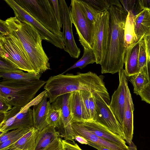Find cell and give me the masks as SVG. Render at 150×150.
Here are the masks:
<instances>
[{
	"instance_id": "33",
	"label": "cell",
	"mask_w": 150,
	"mask_h": 150,
	"mask_svg": "<svg viewBox=\"0 0 150 150\" xmlns=\"http://www.w3.org/2000/svg\"><path fill=\"white\" fill-rule=\"evenodd\" d=\"M26 128H19L5 133H0V144L15 137L24 131Z\"/></svg>"
},
{
	"instance_id": "13",
	"label": "cell",
	"mask_w": 150,
	"mask_h": 150,
	"mask_svg": "<svg viewBox=\"0 0 150 150\" xmlns=\"http://www.w3.org/2000/svg\"><path fill=\"white\" fill-rule=\"evenodd\" d=\"M63 30L62 38L65 45L64 50L68 53L70 56L78 58L81 51L75 42L72 30L70 11L65 1L59 0Z\"/></svg>"
},
{
	"instance_id": "44",
	"label": "cell",
	"mask_w": 150,
	"mask_h": 150,
	"mask_svg": "<svg viewBox=\"0 0 150 150\" xmlns=\"http://www.w3.org/2000/svg\"><path fill=\"white\" fill-rule=\"evenodd\" d=\"M145 40L146 51L150 60V33L144 37Z\"/></svg>"
},
{
	"instance_id": "43",
	"label": "cell",
	"mask_w": 150,
	"mask_h": 150,
	"mask_svg": "<svg viewBox=\"0 0 150 150\" xmlns=\"http://www.w3.org/2000/svg\"><path fill=\"white\" fill-rule=\"evenodd\" d=\"M10 34L5 21L0 20V35L4 36Z\"/></svg>"
},
{
	"instance_id": "2",
	"label": "cell",
	"mask_w": 150,
	"mask_h": 150,
	"mask_svg": "<svg viewBox=\"0 0 150 150\" xmlns=\"http://www.w3.org/2000/svg\"><path fill=\"white\" fill-rule=\"evenodd\" d=\"M107 10L110 32L107 50L100 65L102 74H113L122 70L124 64L125 28L128 13L122 6L112 5Z\"/></svg>"
},
{
	"instance_id": "28",
	"label": "cell",
	"mask_w": 150,
	"mask_h": 150,
	"mask_svg": "<svg viewBox=\"0 0 150 150\" xmlns=\"http://www.w3.org/2000/svg\"><path fill=\"white\" fill-rule=\"evenodd\" d=\"M99 13L108 10L112 5L122 6L117 0H85Z\"/></svg>"
},
{
	"instance_id": "36",
	"label": "cell",
	"mask_w": 150,
	"mask_h": 150,
	"mask_svg": "<svg viewBox=\"0 0 150 150\" xmlns=\"http://www.w3.org/2000/svg\"><path fill=\"white\" fill-rule=\"evenodd\" d=\"M53 4L56 18L59 28L61 30L62 28V22L59 1L58 0H51Z\"/></svg>"
},
{
	"instance_id": "3",
	"label": "cell",
	"mask_w": 150,
	"mask_h": 150,
	"mask_svg": "<svg viewBox=\"0 0 150 150\" xmlns=\"http://www.w3.org/2000/svg\"><path fill=\"white\" fill-rule=\"evenodd\" d=\"M9 33L19 40L36 72L40 74L50 69L49 59L42 45L41 37L29 23L15 16L5 21Z\"/></svg>"
},
{
	"instance_id": "46",
	"label": "cell",
	"mask_w": 150,
	"mask_h": 150,
	"mask_svg": "<svg viewBox=\"0 0 150 150\" xmlns=\"http://www.w3.org/2000/svg\"><path fill=\"white\" fill-rule=\"evenodd\" d=\"M143 9H147L150 11V0H140Z\"/></svg>"
},
{
	"instance_id": "10",
	"label": "cell",
	"mask_w": 150,
	"mask_h": 150,
	"mask_svg": "<svg viewBox=\"0 0 150 150\" xmlns=\"http://www.w3.org/2000/svg\"><path fill=\"white\" fill-rule=\"evenodd\" d=\"M4 1L12 9L15 16L31 24L40 34L42 40H46L60 49H64L65 45L62 38L49 31L38 21L22 8L14 0Z\"/></svg>"
},
{
	"instance_id": "7",
	"label": "cell",
	"mask_w": 150,
	"mask_h": 150,
	"mask_svg": "<svg viewBox=\"0 0 150 150\" xmlns=\"http://www.w3.org/2000/svg\"><path fill=\"white\" fill-rule=\"evenodd\" d=\"M69 8L71 19L76 28L80 42L83 48L93 50L94 24L85 14L78 0H71Z\"/></svg>"
},
{
	"instance_id": "31",
	"label": "cell",
	"mask_w": 150,
	"mask_h": 150,
	"mask_svg": "<svg viewBox=\"0 0 150 150\" xmlns=\"http://www.w3.org/2000/svg\"><path fill=\"white\" fill-rule=\"evenodd\" d=\"M80 6L87 17L94 24L99 13L84 0H78Z\"/></svg>"
},
{
	"instance_id": "37",
	"label": "cell",
	"mask_w": 150,
	"mask_h": 150,
	"mask_svg": "<svg viewBox=\"0 0 150 150\" xmlns=\"http://www.w3.org/2000/svg\"><path fill=\"white\" fill-rule=\"evenodd\" d=\"M80 91L86 112L91 121L89 108V98L91 93L86 90H81Z\"/></svg>"
},
{
	"instance_id": "9",
	"label": "cell",
	"mask_w": 150,
	"mask_h": 150,
	"mask_svg": "<svg viewBox=\"0 0 150 150\" xmlns=\"http://www.w3.org/2000/svg\"><path fill=\"white\" fill-rule=\"evenodd\" d=\"M0 122L1 133L32 127H33L32 110L28 105L23 108L13 106L11 110L4 113Z\"/></svg>"
},
{
	"instance_id": "20",
	"label": "cell",
	"mask_w": 150,
	"mask_h": 150,
	"mask_svg": "<svg viewBox=\"0 0 150 150\" xmlns=\"http://www.w3.org/2000/svg\"><path fill=\"white\" fill-rule=\"evenodd\" d=\"M60 137L56 128L48 125L39 131L33 150H45Z\"/></svg>"
},
{
	"instance_id": "26",
	"label": "cell",
	"mask_w": 150,
	"mask_h": 150,
	"mask_svg": "<svg viewBox=\"0 0 150 150\" xmlns=\"http://www.w3.org/2000/svg\"><path fill=\"white\" fill-rule=\"evenodd\" d=\"M41 74L38 72H0L3 79L19 81H33L40 80Z\"/></svg>"
},
{
	"instance_id": "49",
	"label": "cell",
	"mask_w": 150,
	"mask_h": 150,
	"mask_svg": "<svg viewBox=\"0 0 150 150\" xmlns=\"http://www.w3.org/2000/svg\"><path fill=\"white\" fill-rule=\"evenodd\" d=\"M130 148V150H137V147L132 141L131 144H128Z\"/></svg>"
},
{
	"instance_id": "22",
	"label": "cell",
	"mask_w": 150,
	"mask_h": 150,
	"mask_svg": "<svg viewBox=\"0 0 150 150\" xmlns=\"http://www.w3.org/2000/svg\"><path fill=\"white\" fill-rule=\"evenodd\" d=\"M39 131L34 127H31L17 142L4 150H33Z\"/></svg>"
},
{
	"instance_id": "41",
	"label": "cell",
	"mask_w": 150,
	"mask_h": 150,
	"mask_svg": "<svg viewBox=\"0 0 150 150\" xmlns=\"http://www.w3.org/2000/svg\"><path fill=\"white\" fill-rule=\"evenodd\" d=\"M12 106L4 98L0 96V112L5 113L11 110Z\"/></svg>"
},
{
	"instance_id": "47",
	"label": "cell",
	"mask_w": 150,
	"mask_h": 150,
	"mask_svg": "<svg viewBox=\"0 0 150 150\" xmlns=\"http://www.w3.org/2000/svg\"><path fill=\"white\" fill-rule=\"evenodd\" d=\"M146 54L147 57V63L145 67V68L146 69L149 83H150V60L146 52Z\"/></svg>"
},
{
	"instance_id": "15",
	"label": "cell",
	"mask_w": 150,
	"mask_h": 150,
	"mask_svg": "<svg viewBox=\"0 0 150 150\" xmlns=\"http://www.w3.org/2000/svg\"><path fill=\"white\" fill-rule=\"evenodd\" d=\"M40 95L32 110L33 127L39 131L42 130L48 125L47 117L51 105L49 100H47L48 97L46 90Z\"/></svg>"
},
{
	"instance_id": "21",
	"label": "cell",
	"mask_w": 150,
	"mask_h": 150,
	"mask_svg": "<svg viewBox=\"0 0 150 150\" xmlns=\"http://www.w3.org/2000/svg\"><path fill=\"white\" fill-rule=\"evenodd\" d=\"M134 30L138 41L150 33V11L144 9L135 17Z\"/></svg>"
},
{
	"instance_id": "17",
	"label": "cell",
	"mask_w": 150,
	"mask_h": 150,
	"mask_svg": "<svg viewBox=\"0 0 150 150\" xmlns=\"http://www.w3.org/2000/svg\"><path fill=\"white\" fill-rule=\"evenodd\" d=\"M87 130L97 136L120 145L126 146V142L101 124L93 121H78Z\"/></svg>"
},
{
	"instance_id": "48",
	"label": "cell",
	"mask_w": 150,
	"mask_h": 150,
	"mask_svg": "<svg viewBox=\"0 0 150 150\" xmlns=\"http://www.w3.org/2000/svg\"><path fill=\"white\" fill-rule=\"evenodd\" d=\"M75 140L82 144H88V141L83 137L80 136L75 137Z\"/></svg>"
},
{
	"instance_id": "12",
	"label": "cell",
	"mask_w": 150,
	"mask_h": 150,
	"mask_svg": "<svg viewBox=\"0 0 150 150\" xmlns=\"http://www.w3.org/2000/svg\"><path fill=\"white\" fill-rule=\"evenodd\" d=\"M70 93L59 96L51 105L60 109L61 117L57 127L60 137L65 140L75 143V136L71 123V118L69 103Z\"/></svg>"
},
{
	"instance_id": "5",
	"label": "cell",
	"mask_w": 150,
	"mask_h": 150,
	"mask_svg": "<svg viewBox=\"0 0 150 150\" xmlns=\"http://www.w3.org/2000/svg\"><path fill=\"white\" fill-rule=\"evenodd\" d=\"M15 1L51 33L62 38L51 0H16Z\"/></svg>"
},
{
	"instance_id": "6",
	"label": "cell",
	"mask_w": 150,
	"mask_h": 150,
	"mask_svg": "<svg viewBox=\"0 0 150 150\" xmlns=\"http://www.w3.org/2000/svg\"><path fill=\"white\" fill-rule=\"evenodd\" d=\"M0 43L5 52L4 56L0 58L23 71L36 72L27 53L16 37L10 33L5 35H0Z\"/></svg>"
},
{
	"instance_id": "14",
	"label": "cell",
	"mask_w": 150,
	"mask_h": 150,
	"mask_svg": "<svg viewBox=\"0 0 150 150\" xmlns=\"http://www.w3.org/2000/svg\"><path fill=\"white\" fill-rule=\"evenodd\" d=\"M118 73L119 86L112 96L110 106L121 127L124 118L127 91L128 87V77L123 69Z\"/></svg>"
},
{
	"instance_id": "8",
	"label": "cell",
	"mask_w": 150,
	"mask_h": 150,
	"mask_svg": "<svg viewBox=\"0 0 150 150\" xmlns=\"http://www.w3.org/2000/svg\"><path fill=\"white\" fill-rule=\"evenodd\" d=\"M94 25L93 50L96 64H100L106 52L110 32L109 14L107 10L99 13Z\"/></svg>"
},
{
	"instance_id": "25",
	"label": "cell",
	"mask_w": 150,
	"mask_h": 150,
	"mask_svg": "<svg viewBox=\"0 0 150 150\" xmlns=\"http://www.w3.org/2000/svg\"><path fill=\"white\" fill-rule=\"evenodd\" d=\"M128 78L133 86L134 93L137 95H139L144 87L149 83L145 67Z\"/></svg>"
},
{
	"instance_id": "16",
	"label": "cell",
	"mask_w": 150,
	"mask_h": 150,
	"mask_svg": "<svg viewBox=\"0 0 150 150\" xmlns=\"http://www.w3.org/2000/svg\"><path fill=\"white\" fill-rule=\"evenodd\" d=\"M71 125L75 137L82 136L87 140L110 150H130L129 146L120 145L97 136L88 131L78 121L71 122Z\"/></svg>"
},
{
	"instance_id": "24",
	"label": "cell",
	"mask_w": 150,
	"mask_h": 150,
	"mask_svg": "<svg viewBox=\"0 0 150 150\" xmlns=\"http://www.w3.org/2000/svg\"><path fill=\"white\" fill-rule=\"evenodd\" d=\"M135 17L132 13L130 11L128 12L125 28V54L130 50L138 41L134 30Z\"/></svg>"
},
{
	"instance_id": "29",
	"label": "cell",
	"mask_w": 150,
	"mask_h": 150,
	"mask_svg": "<svg viewBox=\"0 0 150 150\" xmlns=\"http://www.w3.org/2000/svg\"><path fill=\"white\" fill-rule=\"evenodd\" d=\"M119 1L122 5L124 9L128 13L131 12L135 17L143 10L140 0Z\"/></svg>"
},
{
	"instance_id": "42",
	"label": "cell",
	"mask_w": 150,
	"mask_h": 150,
	"mask_svg": "<svg viewBox=\"0 0 150 150\" xmlns=\"http://www.w3.org/2000/svg\"><path fill=\"white\" fill-rule=\"evenodd\" d=\"M62 139L58 138L45 150H63Z\"/></svg>"
},
{
	"instance_id": "18",
	"label": "cell",
	"mask_w": 150,
	"mask_h": 150,
	"mask_svg": "<svg viewBox=\"0 0 150 150\" xmlns=\"http://www.w3.org/2000/svg\"><path fill=\"white\" fill-rule=\"evenodd\" d=\"M134 105L129 87L127 88L126 104L123 122L121 128L125 140L129 144H131L134 131L133 112Z\"/></svg>"
},
{
	"instance_id": "35",
	"label": "cell",
	"mask_w": 150,
	"mask_h": 150,
	"mask_svg": "<svg viewBox=\"0 0 150 150\" xmlns=\"http://www.w3.org/2000/svg\"><path fill=\"white\" fill-rule=\"evenodd\" d=\"M31 127L26 128L24 131L13 138L0 144V150H4L17 142L23 135L27 133Z\"/></svg>"
},
{
	"instance_id": "27",
	"label": "cell",
	"mask_w": 150,
	"mask_h": 150,
	"mask_svg": "<svg viewBox=\"0 0 150 150\" xmlns=\"http://www.w3.org/2000/svg\"><path fill=\"white\" fill-rule=\"evenodd\" d=\"M83 49V53L82 57L74 65L62 73V74L75 68H79L82 69L89 64L96 63V56L93 50L86 47H84Z\"/></svg>"
},
{
	"instance_id": "19",
	"label": "cell",
	"mask_w": 150,
	"mask_h": 150,
	"mask_svg": "<svg viewBox=\"0 0 150 150\" xmlns=\"http://www.w3.org/2000/svg\"><path fill=\"white\" fill-rule=\"evenodd\" d=\"M69 103L71 122L91 121L86 112L80 91L70 93Z\"/></svg>"
},
{
	"instance_id": "34",
	"label": "cell",
	"mask_w": 150,
	"mask_h": 150,
	"mask_svg": "<svg viewBox=\"0 0 150 150\" xmlns=\"http://www.w3.org/2000/svg\"><path fill=\"white\" fill-rule=\"evenodd\" d=\"M23 71L0 58V72H22Z\"/></svg>"
},
{
	"instance_id": "50",
	"label": "cell",
	"mask_w": 150,
	"mask_h": 150,
	"mask_svg": "<svg viewBox=\"0 0 150 150\" xmlns=\"http://www.w3.org/2000/svg\"><path fill=\"white\" fill-rule=\"evenodd\" d=\"M8 150V149H5V150ZM19 150V149H14V150Z\"/></svg>"
},
{
	"instance_id": "23",
	"label": "cell",
	"mask_w": 150,
	"mask_h": 150,
	"mask_svg": "<svg viewBox=\"0 0 150 150\" xmlns=\"http://www.w3.org/2000/svg\"><path fill=\"white\" fill-rule=\"evenodd\" d=\"M140 40L138 41L130 50L125 54V69L128 77L137 73L139 71L138 55Z\"/></svg>"
},
{
	"instance_id": "30",
	"label": "cell",
	"mask_w": 150,
	"mask_h": 150,
	"mask_svg": "<svg viewBox=\"0 0 150 150\" xmlns=\"http://www.w3.org/2000/svg\"><path fill=\"white\" fill-rule=\"evenodd\" d=\"M61 111L60 109L56 108L51 104L49 109L47 117L48 125L57 128L61 117Z\"/></svg>"
},
{
	"instance_id": "38",
	"label": "cell",
	"mask_w": 150,
	"mask_h": 150,
	"mask_svg": "<svg viewBox=\"0 0 150 150\" xmlns=\"http://www.w3.org/2000/svg\"><path fill=\"white\" fill-rule=\"evenodd\" d=\"M89 108L91 121H96V106L93 93H91L89 98Z\"/></svg>"
},
{
	"instance_id": "4",
	"label": "cell",
	"mask_w": 150,
	"mask_h": 150,
	"mask_svg": "<svg viewBox=\"0 0 150 150\" xmlns=\"http://www.w3.org/2000/svg\"><path fill=\"white\" fill-rule=\"evenodd\" d=\"M46 81L40 80L19 81L3 79L0 82V96L12 106L23 108L34 99Z\"/></svg>"
},
{
	"instance_id": "39",
	"label": "cell",
	"mask_w": 150,
	"mask_h": 150,
	"mask_svg": "<svg viewBox=\"0 0 150 150\" xmlns=\"http://www.w3.org/2000/svg\"><path fill=\"white\" fill-rule=\"evenodd\" d=\"M142 100L150 104V83L143 89L139 95Z\"/></svg>"
},
{
	"instance_id": "45",
	"label": "cell",
	"mask_w": 150,
	"mask_h": 150,
	"mask_svg": "<svg viewBox=\"0 0 150 150\" xmlns=\"http://www.w3.org/2000/svg\"><path fill=\"white\" fill-rule=\"evenodd\" d=\"M87 141L88 142V144L95 148L98 150H110L107 148L99 145L93 142L90 141L88 140Z\"/></svg>"
},
{
	"instance_id": "1",
	"label": "cell",
	"mask_w": 150,
	"mask_h": 150,
	"mask_svg": "<svg viewBox=\"0 0 150 150\" xmlns=\"http://www.w3.org/2000/svg\"><path fill=\"white\" fill-rule=\"evenodd\" d=\"M103 79V76H98L91 71L84 73L78 72L76 75L62 74L50 77L44 88L47 92L50 103L60 96L81 90L98 94L110 101Z\"/></svg>"
},
{
	"instance_id": "11",
	"label": "cell",
	"mask_w": 150,
	"mask_h": 150,
	"mask_svg": "<svg viewBox=\"0 0 150 150\" xmlns=\"http://www.w3.org/2000/svg\"><path fill=\"white\" fill-rule=\"evenodd\" d=\"M93 94L96 106L95 122L125 140L121 126L110 108V102L98 94Z\"/></svg>"
},
{
	"instance_id": "40",
	"label": "cell",
	"mask_w": 150,
	"mask_h": 150,
	"mask_svg": "<svg viewBox=\"0 0 150 150\" xmlns=\"http://www.w3.org/2000/svg\"><path fill=\"white\" fill-rule=\"evenodd\" d=\"M63 150H82L76 143L62 139Z\"/></svg>"
},
{
	"instance_id": "32",
	"label": "cell",
	"mask_w": 150,
	"mask_h": 150,
	"mask_svg": "<svg viewBox=\"0 0 150 150\" xmlns=\"http://www.w3.org/2000/svg\"><path fill=\"white\" fill-rule=\"evenodd\" d=\"M146 47L144 37L140 40L139 42L138 66L139 71L144 68L146 65Z\"/></svg>"
}]
</instances>
